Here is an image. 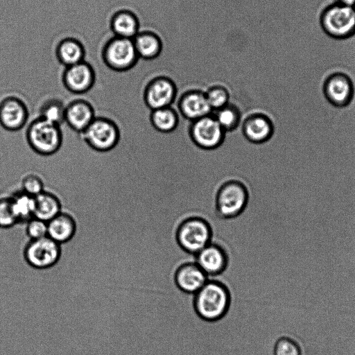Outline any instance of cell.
Here are the masks:
<instances>
[{"mask_svg": "<svg viewBox=\"0 0 355 355\" xmlns=\"http://www.w3.org/2000/svg\"><path fill=\"white\" fill-rule=\"evenodd\" d=\"M139 58L132 39L115 36L103 48L104 63L114 71L123 72L131 69L137 64Z\"/></svg>", "mask_w": 355, "mask_h": 355, "instance_id": "ba28073f", "label": "cell"}, {"mask_svg": "<svg viewBox=\"0 0 355 355\" xmlns=\"http://www.w3.org/2000/svg\"><path fill=\"white\" fill-rule=\"evenodd\" d=\"M230 304L227 288L220 283L208 280L195 295L197 313L206 320H216L226 313Z\"/></svg>", "mask_w": 355, "mask_h": 355, "instance_id": "3957f363", "label": "cell"}, {"mask_svg": "<svg viewBox=\"0 0 355 355\" xmlns=\"http://www.w3.org/2000/svg\"><path fill=\"white\" fill-rule=\"evenodd\" d=\"M25 232L29 240L47 236V222L33 217L26 223Z\"/></svg>", "mask_w": 355, "mask_h": 355, "instance_id": "1f68e13d", "label": "cell"}, {"mask_svg": "<svg viewBox=\"0 0 355 355\" xmlns=\"http://www.w3.org/2000/svg\"><path fill=\"white\" fill-rule=\"evenodd\" d=\"M336 2L346 6L355 8V0H336Z\"/></svg>", "mask_w": 355, "mask_h": 355, "instance_id": "d6a6232c", "label": "cell"}, {"mask_svg": "<svg viewBox=\"0 0 355 355\" xmlns=\"http://www.w3.org/2000/svg\"><path fill=\"white\" fill-rule=\"evenodd\" d=\"M139 27L137 16L129 10H119L111 18L110 28L116 37L133 39Z\"/></svg>", "mask_w": 355, "mask_h": 355, "instance_id": "44dd1931", "label": "cell"}, {"mask_svg": "<svg viewBox=\"0 0 355 355\" xmlns=\"http://www.w3.org/2000/svg\"><path fill=\"white\" fill-rule=\"evenodd\" d=\"M176 234L180 245L187 252L194 254L209 245L211 237L209 223L198 216H191L183 220Z\"/></svg>", "mask_w": 355, "mask_h": 355, "instance_id": "52a82bcc", "label": "cell"}, {"mask_svg": "<svg viewBox=\"0 0 355 355\" xmlns=\"http://www.w3.org/2000/svg\"><path fill=\"white\" fill-rule=\"evenodd\" d=\"M249 202L250 193L245 184L238 180H229L224 182L216 191L214 212L220 218H234L246 209Z\"/></svg>", "mask_w": 355, "mask_h": 355, "instance_id": "6da1fadb", "label": "cell"}, {"mask_svg": "<svg viewBox=\"0 0 355 355\" xmlns=\"http://www.w3.org/2000/svg\"><path fill=\"white\" fill-rule=\"evenodd\" d=\"M323 92L327 101L334 106L344 107L352 101L354 89L352 81L347 74L336 72L325 80Z\"/></svg>", "mask_w": 355, "mask_h": 355, "instance_id": "7c38bea8", "label": "cell"}, {"mask_svg": "<svg viewBox=\"0 0 355 355\" xmlns=\"http://www.w3.org/2000/svg\"><path fill=\"white\" fill-rule=\"evenodd\" d=\"M212 114L225 132L235 130L241 123V110L233 103H229L224 107L213 111Z\"/></svg>", "mask_w": 355, "mask_h": 355, "instance_id": "484cf974", "label": "cell"}, {"mask_svg": "<svg viewBox=\"0 0 355 355\" xmlns=\"http://www.w3.org/2000/svg\"><path fill=\"white\" fill-rule=\"evenodd\" d=\"M95 117L93 105L85 99L77 98L66 105L64 123L79 134L88 127Z\"/></svg>", "mask_w": 355, "mask_h": 355, "instance_id": "2e32d148", "label": "cell"}, {"mask_svg": "<svg viewBox=\"0 0 355 355\" xmlns=\"http://www.w3.org/2000/svg\"><path fill=\"white\" fill-rule=\"evenodd\" d=\"M178 108L180 114L191 121L212 113L205 92L196 89L182 94L178 101Z\"/></svg>", "mask_w": 355, "mask_h": 355, "instance_id": "9a60e30c", "label": "cell"}, {"mask_svg": "<svg viewBox=\"0 0 355 355\" xmlns=\"http://www.w3.org/2000/svg\"><path fill=\"white\" fill-rule=\"evenodd\" d=\"M28 110L19 98L9 96L0 102V125L10 132L20 130L27 123Z\"/></svg>", "mask_w": 355, "mask_h": 355, "instance_id": "4fadbf2b", "label": "cell"}, {"mask_svg": "<svg viewBox=\"0 0 355 355\" xmlns=\"http://www.w3.org/2000/svg\"><path fill=\"white\" fill-rule=\"evenodd\" d=\"M16 225L18 223L10 198H0V229H11Z\"/></svg>", "mask_w": 355, "mask_h": 355, "instance_id": "f1b7e54d", "label": "cell"}, {"mask_svg": "<svg viewBox=\"0 0 355 355\" xmlns=\"http://www.w3.org/2000/svg\"><path fill=\"white\" fill-rule=\"evenodd\" d=\"M297 342L289 336L279 338L274 347V355H302Z\"/></svg>", "mask_w": 355, "mask_h": 355, "instance_id": "4dcf8cb0", "label": "cell"}, {"mask_svg": "<svg viewBox=\"0 0 355 355\" xmlns=\"http://www.w3.org/2000/svg\"><path fill=\"white\" fill-rule=\"evenodd\" d=\"M62 245L48 236L29 240L24 245L23 257L26 263L37 270H47L55 266L62 256Z\"/></svg>", "mask_w": 355, "mask_h": 355, "instance_id": "5b68a950", "label": "cell"}, {"mask_svg": "<svg viewBox=\"0 0 355 355\" xmlns=\"http://www.w3.org/2000/svg\"><path fill=\"white\" fill-rule=\"evenodd\" d=\"M139 58L152 60L159 56L163 44L160 37L150 31L139 32L132 39Z\"/></svg>", "mask_w": 355, "mask_h": 355, "instance_id": "ffe728a7", "label": "cell"}, {"mask_svg": "<svg viewBox=\"0 0 355 355\" xmlns=\"http://www.w3.org/2000/svg\"><path fill=\"white\" fill-rule=\"evenodd\" d=\"M205 93L212 112L224 107L230 103L229 91L223 85H215L211 86Z\"/></svg>", "mask_w": 355, "mask_h": 355, "instance_id": "83f0119b", "label": "cell"}, {"mask_svg": "<svg viewBox=\"0 0 355 355\" xmlns=\"http://www.w3.org/2000/svg\"><path fill=\"white\" fill-rule=\"evenodd\" d=\"M96 80V73L92 66L86 61L65 67L62 74L64 87L75 94L89 92Z\"/></svg>", "mask_w": 355, "mask_h": 355, "instance_id": "8fae6325", "label": "cell"}, {"mask_svg": "<svg viewBox=\"0 0 355 355\" xmlns=\"http://www.w3.org/2000/svg\"><path fill=\"white\" fill-rule=\"evenodd\" d=\"M34 217L49 222L62 211V202L53 193L44 191L35 197Z\"/></svg>", "mask_w": 355, "mask_h": 355, "instance_id": "7402d4cb", "label": "cell"}, {"mask_svg": "<svg viewBox=\"0 0 355 355\" xmlns=\"http://www.w3.org/2000/svg\"><path fill=\"white\" fill-rule=\"evenodd\" d=\"M175 280L180 290L189 293H196L208 282L207 275L196 263H188L176 271Z\"/></svg>", "mask_w": 355, "mask_h": 355, "instance_id": "ac0fdd59", "label": "cell"}, {"mask_svg": "<svg viewBox=\"0 0 355 355\" xmlns=\"http://www.w3.org/2000/svg\"><path fill=\"white\" fill-rule=\"evenodd\" d=\"M80 135L89 148L100 153L115 148L121 136L117 124L105 116H96Z\"/></svg>", "mask_w": 355, "mask_h": 355, "instance_id": "8992f818", "label": "cell"}, {"mask_svg": "<svg viewBox=\"0 0 355 355\" xmlns=\"http://www.w3.org/2000/svg\"><path fill=\"white\" fill-rule=\"evenodd\" d=\"M320 24L330 37L336 40L349 38L355 34V8L335 2L322 10Z\"/></svg>", "mask_w": 355, "mask_h": 355, "instance_id": "277c9868", "label": "cell"}, {"mask_svg": "<svg viewBox=\"0 0 355 355\" xmlns=\"http://www.w3.org/2000/svg\"><path fill=\"white\" fill-rule=\"evenodd\" d=\"M241 131L246 140L254 144H261L271 139L274 133V125L266 114L254 112L244 119Z\"/></svg>", "mask_w": 355, "mask_h": 355, "instance_id": "5bb4252c", "label": "cell"}, {"mask_svg": "<svg viewBox=\"0 0 355 355\" xmlns=\"http://www.w3.org/2000/svg\"><path fill=\"white\" fill-rule=\"evenodd\" d=\"M47 236L62 245L74 239L78 230V224L71 214L62 211L47 222Z\"/></svg>", "mask_w": 355, "mask_h": 355, "instance_id": "e0dca14e", "label": "cell"}, {"mask_svg": "<svg viewBox=\"0 0 355 355\" xmlns=\"http://www.w3.org/2000/svg\"><path fill=\"white\" fill-rule=\"evenodd\" d=\"M225 134L212 113L191 121L189 128V135L192 142L206 150L219 148L225 141Z\"/></svg>", "mask_w": 355, "mask_h": 355, "instance_id": "9c48e42d", "label": "cell"}, {"mask_svg": "<svg viewBox=\"0 0 355 355\" xmlns=\"http://www.w3.org/2000/svg\"><path fill=\"white\" fill-rule=\"evenodd\" d=\"M21 190L31 196L36 197L44 191V184L39 175L29 173L22 178Z\"/></svg>", "mask_w": 355, "mask_h": 355, "instance_id": "f546056e", "label": "cell"}, {"mask_svg": "<svg viewBox=\"0 0 355 355\" xmlns=\"http://www.w3.org/2000/svg\"><path fill=\"white\" fill-rule=\"evenodd\" d=\"M55 53L60 63L69 67L84 61L85 50L80 42L73 38H64L56 46Z\"/></svg>", "mask_w": 355, "mask_h": 355, "instance_id": "603a6c76", "label": "cell"}, {"mask_svg": "<svg viewBox=\"0 0 355 355\" xmlns=\"http://www.w3.org/2000/svg\"><path fill=\"white\" fill-rule=\"evenodd\" d=\"M175 82L168 76L152 78L144 90V101L151 110L171 106L177 96Z\"/></svg>", "mask_w": 355, "mask_h": 355, "instance_id": "30bf717a", "label": "cell"}, {"mask_svg": "<svg viewBox=\"0 0 355 355\" xmlns=\"http://www.w3.org/2000/svg\"><path fill=\"white\" fill-rule=\"evenodd\" d=\"M196 263L207 276H214L224 270L227 265V257L219 246L209 243L196 254Z\"/></svg>", "mask_w": 355, "mask_h": 355, "instance_id": "d6986e66", "label": "cell"}, {"mask_svg": "<svg viewBox=\"0 0 355 355\" xmlns=\"http://www.w3.org/2000/svg\"><path fill=\"white\" fill-rule=\"evenodd\" d=\"M150 122L157 131L169 133L174 131L179 125V115L171 106L151 110Z\"/></svg>", "mask_w": 355, "mask_h": 355, "instance_id": "cb8c5ba5", "label": "cell"}, {"mask_svg": "<svg viewBox=\"0 0 355 355\" xmlns=\"http://www.w3.org/2000/svg\"><path fill=\"white\" fill-rule=\"evenodd\" d=\"M66 105L58 98L45 101L40 107L39 116L58 125L64 123Z\"/></svg>", "mask_w": 355, "mask_h": 355, "instance_id": "4316f807", "label": "cell"}, {"mask_svg": "<svg viewBox=\"0 0 355 355\" xmlns=\"http://www.w3.org/2000/svg\"><path fill=\"white\" fill-rule=\"evenodd\" d=\"M9 198L18 224H26L34 217L35 197L19 190L13 192Z\"/></svg>", "mask_w": 355, "mask_h": 355, "instance_id": "d4e9b609", "label": "cell"}, {"mask_svg": "<svg viewBox=\"0 0 355 355\" xmlns=\"http://www.w3.org/2000/svg\"><path fill=\"white\" fill-rule=\"evenodd\" d=\"M26 138L31 148L42 156L56 153L63 141L60 126L40 116L33 119L28 125Z\"/></svg>", "mask_w": 355, "mask_h": 355, "instance_id": "7a4b0ae2", "label": "cell"}]
</instances>
